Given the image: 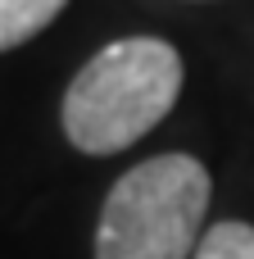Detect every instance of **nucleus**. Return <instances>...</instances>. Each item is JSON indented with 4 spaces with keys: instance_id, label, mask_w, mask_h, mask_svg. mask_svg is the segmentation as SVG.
<instances>
[{
    "instance_id": "nucleus-2",
    "label": "nucleus",
    "mask_w": 254,
    "mask_h": 259,
    "mask_svg": "<svg viewBox=\"0 0 254 259\" xmlns=\"http://www.w3.org/2000/svg\"><path fill=\"white\" fill-rule=\"evenodd\" d=\"M209 168L191 155H155L105 196L95 259H186L209 214Z\"/></svg>"
},
{
    "instance_id": "nucleus-3",
    "label": "nucleus",
    "mask_w": 254,
    "mask_h": 259,
    "mask_svg": "<svg viewBox=\"0 0 254 259\" xmlns=\"http://www.w3.org/2000/svg\"><path fill=\"white\" fill-rule=\"evenodd\" d=\"M68 0H0V50H14L41 36Z\"/></svg>"
},
{
    "instance_id": "nucleus-4",
    "label": "nucleus",
    "mask_w": 254,
    "mask_h": 259,
    "mask_svg": "<svg viewBox=\"0 0 254 259\" xmlns=\"http://www.w3.org/2000/svg\"><path fill=\"white\" fill-rule=\"evenodd\" d=\"M195 259H254V228L250 223H218L200 237Z\"/></svg>"
},
{
    "instance_id": "nucleus-1",
    "label": "nucleus",
    "mask_w": 254,
    "mask_h": 259,
    "mask_svg": "<svg viewBox=\"0 0 254 259\" xmlns=\"http://www.w3.org/2000/svg\"><path fill=\"white\" fill-rule=\"evenodd\" d=\"M182 96V55L164 36H123L95 50L64 91V137L82 155H118L168 118Z\"/></svg>"
}]
</instances>
